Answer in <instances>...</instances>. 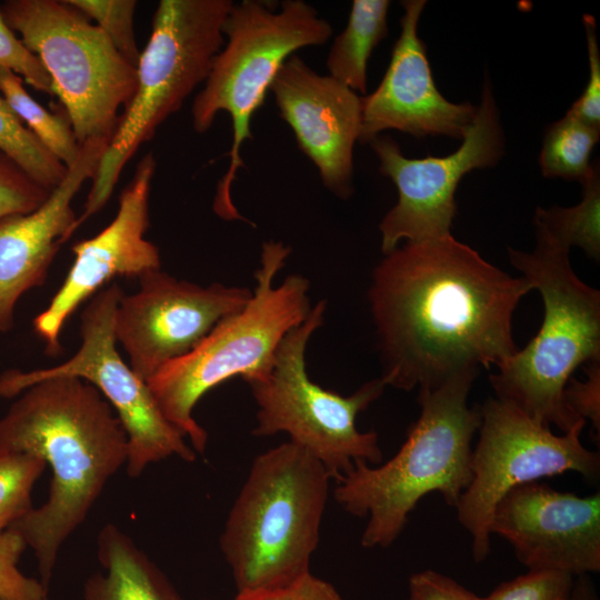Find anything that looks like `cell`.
<instances>
[{
	"label": "cell",
	"mask_w": 600,
	"mask_h": 600,
	"mask_svg": "<svg viewBox=\"0 0 600 600\" xmlns=\"http://www.w3.org/2000/svg\"><path fill=\"white\" fill-rule=\"evenodd\" d=\"M532 289L451 234L397 247L374 268L368 291L380 379L427 390L500 367L518 351L512 316Z\"/></svg>",
	"instance_id": "cell-1"
},
{
	"label": "cell",
	"mask_w": 600,
	"mask_h": 600,
	"mask_svg": "<svg viewBox=\"0 0 600 600\" xmlns=\"http://www.w3.org/2000/svg\"><path fill=\"white\" fill-rule=\"evenodd\" d=\"M20 394L0 419V454L39 457L52 478L47 501L8 529L32 548L49 589L61 546L126 464L128 439L112 407L83 379L53 377Z\"/></svg>",
	"instance_id": "cell-2"
},
{
	"label": "cell",
	"mask_w": 600,
	"mask_h": 600,
	"mask_svg": "<svg viewBox=\"0 0 600 600\" xmlns=\"http://www.w3.org/2000/svg\"><path fill=\"white\" fill-rule=\"evenodd\" d=\"M477 374H459L419 390L421 412L399 451L379 466L356 462L336 480L338 504L351 516L368 519L362 547L391 546L428 493L439 492L448 506L457 507L472 479L471 441L481 421L479 408L468 406Z\"/></svg>",
	"instance_id": "cell-3"
},
{
	"label": "cell",
	"mask_w": 600,
	"mask_h": 600,
	"mask_svg": "<svg viewBox=\"0 0 600 600\" xmlns=\"http://www.w3.org/2000/svg\"><path fill=\"white\" fill-rule=\"evenodd\" d=\"M331 480L290 441L254 458L220 536L238 592L282 587L310 572Z\"/></svg>",
	"instance_id": "cell-4"
},
{
	"label": "cell",
	"mask_w": 600,
	"mask_h": 600,
	"mask_svg": "<svg viewBox=\"0 0 600 600\" xmlns=\"http://www.w3.org/2000/svg\"><path fill=\"white\" fill-rule=\"evenodd\" d=\"M290 247L267 241L261 247L256 286L248 303L220 320L190 352L167 363L146 382L164 418L202 453L207 431L193 418L198 401L234 377L246 382L264 376L283 337L301 324L312 306L310 282L293 273L278 286Z\"/></svg>",
	"instance_id": "cell-5"
},
{
	"label": "cell",
	"mask_w": 600,
	"mask_h": 600,
	"mask_svg": "<svg viewBox=\"0 0 600 600\" xmlns=\"http://www.w3.org/2000/svg\"><path fill=\"white\" fill-rule=\"evenodd\" d=\"M532 252L509 248V258L541 294L544 314L528 346L490 376L496 397L563 433L586 424L567 407L563 391L582 363L600 360V292L574 273L569 248L536 229Z\"/></svg>",
	"instance_id": "cell-6"
},
{
	"label": "cell",
	"mask_w": 600,
	"mask_h": 600,
	"mask_svg": "<svg viewBox=\"0 0 600 600\" xmlns=\"http://www.w3.org/2000/svg\"><path fill=\"white\" fill-rule=\"evenodd\" d=\"M231 0H161L137 64V88L92 179L78 228L109 200L126 163L207 80L224 44Z\"/></svg>",
	"instance_id": "cell-7"
},
{
	"label": "cell",
	"mask_w": 600,
	"mask_h": 600,
	"mask_svg": "<svg viewBox=\"0 0 600 600\" xmlns=\"http://www.w3.org/2000/svg\"><path fill=\"white\" fill-rule=\"evenodd\" d=\"M331 24L303 0H284L279 6L260 0L233 3L224 23V44L217 54L202 89L191 107L192 127L203 133L219 112L232 121L230 162L221 178L214 209L226 218L239 217L230 189L243 167L241 147L252 139L251 119L284 61L294 51L326 43Z\"/></svg>",
	"instance_id": "cell-8"
},
{
	"label": "cell",
	"mask_w": 600,
	"mask_h": 600,
	"mask_svg": "<svg viewBox=\"0 0 600 600\" xmlns=\"http://www.w3.org/2000/svg\"><path fill=\"white\" fill-rule=\"evenodd\" d=\"M326 310V300L316 303L308 318L283 337L269 371L247 383L257 406L252 433L288 434L290 442L314 457L338 480L356 462H382L378 434L359 431L356 421L382 394L386 384L378 378L350 396H341L310 379L306 349L323 324Z\"/></svg>",
	"instance_id": "cell-9"
},
{
	"label": "cell",
	"mask_w": 600,
	"mask_h": 600,
	"mask_svg": "<svg viewBox=\"0 0 600 600\" xmlns=\"http://www.w3.org/2000/svg\"><path fill=\"white\" fill-rule=\"evenodd\" d=\"M7 24L48 72L80 144L109 143L137 88V68L68 0H7Z\"/></svg>",
	"instance_id": "cell-10"
},
{
	"label": "cell",
	"mask_w": 600,
	"mask_h": 600,
	"mask_svg": "<svg viewBox=\"0 0 600 600\" xmlns=\"http://www.w3.org/2000/svg\"><path fill=\"white\" fill-rule=\"evenodd\" d=\"M479 440L471 452L472 479L456 507L471 537L476 562L490 553L494 508L514 487L573 471L588 480L600 473V456L581 440L584 424L557 436L513 403L489 398L480 408Z\"/></svg>",
	"instance_id": "cell-11"
},
{
	"label": "cell",
	"mask_w": 600,
	"mask_h": 600,
	"mask_svg": "<svg viewBox=\"0 0 600 600\" xmlns=\"http://www.w3.org/2000/svg\"><path fill=\"white\" fill-rule=\"evenodd\" d=\"M123 292L117 283L101 289L81 314V346L66 362L48 369L8 370L0 376V397L19 396L53 377H77L94 386L114 410L128 439L126 470L138 478L148 466L178 457L196 460V451L164 418L148 384L120 357L114 316Z\"/></svg>",
	"instance_id": "cell-12"
},
{
	"label": "cell",
	"mask_w": 600,
	"mask_h": 600,
	"mask_svg": "<svg viewBox=\"0 0 600 600\" xmlns=\"http://www.w3.org/2000/svg\"><path fill=\"white\" fill-rule=\"evenodd\" d=\"M459 149L444 157L411 159L396 141L377 137L371 144L381 174L398 190L397 203L379 224L386 254L406 240L419 242L450 236L457 213L454 193L464 174L491 167L503 153V132L489 83Z\"/></svg>",
	"instance_id": "cell-13"
},
{
	"label": "cell",
	"mask_w": 600,
	"mask_h": 600,
	"mask_svg": "<svg viewBox=\"0 0 600 600\" xmlns=\"http://www.w3.org/2000/svg\"><path fill=\"white\" fill-rule=\"evenodd\" d=\"M140 289L119 300L114 334L143 381L194 349L223 318L242 309L252 296L244 287H208L178 280L160 269L139 277Z\"/></svg>",
	"instance_id": "cell-14"
},
{
	"label": "cell",
	"mask_w": 600,
	"mask_h": 600,
	"mask_svg": "<svg viewBox=\"0 0 600 600\" xmlns=\"http://www.w3.org/2000/svg\"><path fill=\"white\" fill-rule=\"evenodd\" d=\"M490 532L529 570L599 572L600 493L580 497L538 481L514 487L494 508Z\"/></svg>",
	"instance_id": "cell-15"
},
{
	"label": "cell",
	"mask_w": 600,
	"mask_h": 600,
	"mask_svg": "<svg viewBox=\"0 0 600 600\" xmlns=\"http://www.w3.org/2000/svg\"><path fill=\"white\" fill-rule=\"evenodd\" d=\"M156 159L148 153L139 161L122 190L113 220L98 234L72 247L73 263L49 306L33 320L46 352L61 351L60 333L73 311L117 276L140 277L160 269L156 244L144 238L149 228V196Z\"/></svg>",
	"instance_id": "cell-16"
},
{
	"label": "cell",
	"mask_w": 600,
	"mask_h": 600,
	"mask_svg": "<svg viewBox=\"0 0 600 600\" xmlns=\"http://www.w3.org/2000/svg\"><path fill=\"white\" fill-rule=\"evenodd\" d=\"M269 91L324 187L341 199L349 198L353 148L361 131V97L294 54L281 66Z\"/></svg>",
	"instance_id": "cell-17"
},
{
	"label": "cell",
	"mask_w": 600,
	"mask_h": 600,
	"mask_svg": "<svg viewBox=\"0 0 600 600\" xmlns=\"http://www.w3.org/2000/svg\"><path fill=\"white\" fill-rule=\"evenodd\" d=\"M401 33L388 69L378 88L361 97L359 141L370 142L384 130H398L416 138L447 136L463 139L477 107L453 103L437 89L427 49L418 36L424 0L402 1Z\"/></svg>",
	"instance_id": "cell-18"
},
{
	"label": "cell",
	"mask_w": 600,
	"mask_h": 600,
	"mask_svg": "<svg viewBox=\"0 0 600 600\" xmlns=\"http://www.w3.org/2000/svg\"><path fill=\"white\" fill-rule=\"evenodd\" d=\"M107 146L100 140L81 144L77 161L38 209L0 218V332L13 327L17 302L43 283L60 246L78 229L72 199L93 179Z\"/></svg>",
	"instance_id": "cell-19"
},
{
	"label": "cell",
	"mask_w": 600,
	"mask_h": 600,
	"mask_svg": "<svg viewBox=\"0 0 600 600\" xmlns=\"http://www.w3.org/2000/svg\"><path fill=\"white\" fill-rule=\"evenodd\" d=\"M98 560L104 572L83 584V600H183L159 567L113 523L97 539Z\"/></svg>",
	"instance_id": "cell-20"
},
{
	"label": "cell",
	"mask_w": 600,
	"mask_h": 600,
	"mask_svg": "<svg viewBox=\"0 0 600 600\" xmlns=\"http://www.w3.org/2000/svg\"><path fill=\"white\" fill-rule=\"evenodd\" d=\"M388 0H354L346 28L334 38L328 57V74L354 92H367L368 60L388 34Z\"/></svg>",
	"instance_id": "cell-21"
},
{
	"label": "cell",
	"mask_w": 600,
	"mask_h": 600,
	"mask_svg": "<svg viewBox=\"0 0 600 600\" xmlns=\"http://www.w3.org/2000/svg\"><path fill=\"white\" fill-rule=\"evenodd\" d=\"M583 186L582 200L570 208H538L534 226L567 248H581L594 260L600 257V179L593 163Z\"/></svg>",
	"instance_id": "cell-22"
},
{
	"label": "cell",
	"mask_w": 600,
	"mask_h": 600,
	"mask_svg": "<svg viewBox=\"0 0 600 600\" xmlns=\"http://www.w3.org/2000/svg\"><path fill=\"white\" fill-rule=\"evenodd\" d=\"M0 92L21 122L67 169L77 161L81 144L66 114L43 108L29 94L18 74L2 68Z\"/></svg>",
	"instance_id": "cell-23"
},
{
	"label": "cell",
	"mask_w": 600,
	"mask_h": 600,
	"mask_svg": "<svg viewBox=\"0 0 600 600\" xmlns=\"http://www.w3.org/2000/svg\"><path fill=\"white\" fill-rule=\"evenodd\" d=\"M599 137L600 128L568 111L544 132L539 158L542 174L582 182L591 170L590 156Z\"/></svg>",
	"instance_id": "cell-24"
},
{
	"label": "cell",
	"mask_w": 600,
	"mask_h": 600,
	"mask_svg": "<svg viewBox=\"0 0 600 600\" xmlns=\"http://www.w3.org/2000/svg\"><path fill=\"white\" fill-rule=\"evenodd\" d=\"M0 152L49 192L56 189L67 174V167L21 122L1 92Z\"/></svg>",
	"instance_id": "cell-25"
},
{
	"label": "cell",
	"mask_w": 600,
	"mask_h": 600,
	"mask_svg": "<svg viewBox=\"0 0 600 600\" xmlns=\"http://www.w3.org/2000/svg\"><path fill=\"white\" fill-rule=\"evenodd\" d=\"M46 467L32 454H0V533L33 508L32 489Z\"/></svg>",
	"instance_id": "cell-26"
},
{
	"label": "cell",
	"mask_w": 600,
	"mask_h": 600,
	"mask_svg": "<svg viewBox=\"0 0 600 600\" xmlns=\"http://www.w3.org/2000/svg\"><path fill=\"white\" fill-rule=\"evenodd\" d=\"M110 39L122 57L137 68L140 51L137 46L133 16L134 0H68Z\"/></svg>",
	"instance_id": "cell-27"
},
{
	"label": "cell",
	"mask_w": 600,
	"mask_h": 600,
	"mask_svg": "<svg viewBox=\"0 0 600 600\" xmlns=\"http://www.w3.org/2000/svg\"><path fill=\"white\" fill-rule=\"evenodd\" d=\"M23 538L7 529L0 533V600H48L49 589L23 574L18 562L27 548Z\"/></svg>",
	"instance_id": "cell-28"
},
{
	"label": "cell",
	"mask_w": 600,
	"mask_h": 600,
	"mask_svg": "<svg viewBox=\"0 0 600 600\" xmlns=\"http://www.w3.org/2000/svg\"><path fill=\"white\" fill-rule=\"evenodd\" d=\"M576 577L553 570H529L500 583L484 600H570Z\"/></svg>",
	"instance_id": "cell-29"
},
{
	"label": "cell",
	"mask_w": 600,
	"mask_h": 600,
	"mask_svg": "<svg viewBox=\"0 0 600 600\" xmlns=\"http://www.w3.org/2000/svg\"><path fill=\"white\" fill-rule=\"evenodd\" d=\"M50 192L0 152V218L38 209Z\"/></svg>",
	"instance_id": "cell-30"
},
{
	"label": "cell",
	"mask_w": 600,
	"mask_h": 600,
	"mask_svg": "<svg viewBox=\"0 0 600 600\" xmlns=\"http://www.w3.org/2000/svg\"><path fill=\"white\" fill-rule=\"evenodd\" d=\"M0 68L12 71L34 89L53 94L51 80L39 58L17 38L0 12Z\"/></svg>",
	"instance_id": "cell-31"
},
{
	"label": "cell",
	"mask_w": 600,
	"mask_h": 600,
	"mask_svg": "<svg viewBox=\"0 0 600 600\" xmlns=\"http://www.w3.org/2000/svg\"><path fill=\"white\" fill-rule=\"evenodd\" d=\"M582 21L587 37L589 79L582 94L568 111L588 124L600 128V54L597 26L594 18L590 14H583Z\"/></svg>",
	"instance_id": "cell-32"
},
{
	"label": "cell",
	"mask_w": 600,
	"mask_h": 600,
	"mask_svg": "<svg viewBox=\"0 0 600 600\" xmlns=\"http://www.w3.org/2000/svg\"><path fill=\"white\" fill-rule=\"evenodd\" d=\"M587 379H570L564 388L567 407L579 419L591 422L593 432L600 433V363L592 361L586 370Z\"/></svg>",
	"instance_id": "cell-33"
},
{
	"label": "cell",
	"mask_w": 600,
	"mask_h": 600,
	"mask_svg": "<svg viewBox=\"0 0 600 600\" xmlns=\"http://www.w3.org/2000/svg\"><path fill=\"white\" fill-rule=\"evenodd\" d=\"M234 600H343L328 581L311 572L282 587L237 592Z\"/></svg>",
	"instance_id": "cell-34"
},
{
	"label": "cell",
	"mask_w": 600,
	"mask_h": 600,
	"mask_svg": "<svg viewBox=\"0 0 600 600\" xmlns=\"http://www.w3.org/2000/svg\"><path fill=\"white\" fill-rule=\"evenodd\" d=\"M408 600H484L452 578L427 569L410 576Z\"/></svg>",
	"instance_id": "cell-35"
},
{
	"label": "cell",
	"mask_w": 600,
	"mask_h": 600,
	"mask_svg": "<svg viewBox=\"0 0 600 600\" xmlns=\"http://www.w3.org/2000/svg\"><path fill=\"white\" fill-rule=\"evenodd\" d=\"M570 600H599L588 576L576 577Z\"/></svg>",
	"instance_id": "cell-36"
},
{
	"label": "cell",
	"mask_w": 600,
	"mask_h": 600,
	"mask_svg": "<svg viewBox=\"0 0 600 600\" xmlns=\"http://www.w3.org/2000/svg\"><path fill=\"white\" fill-rule=\"evenodd\" d=\"M203 600H211V599H203Z\"/></svg>",
	"instance_id": "cell-37"
}]
</instances>
